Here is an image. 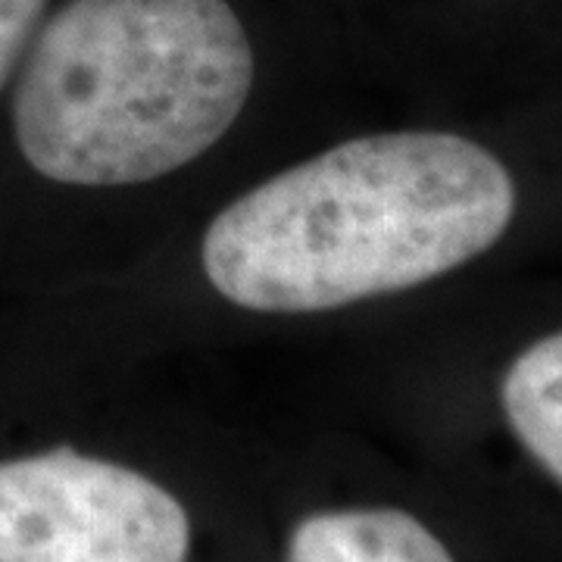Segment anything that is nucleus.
Segmentation results:
<instances>
[{
  "instance_id": "2",
  "label": "nucleus",
  "mask_w": 562,
  "mask_h": 562,
  "mask_svg": "<svg viewBox=\"0 0 562 562\" xmlns=\"http://www.w3.org/2000/svg\"><path fill=\"white\" fill-rule=\"evenodd\" d=\"M250 85L254 47L228 0H66L32 41L13 132L44 179L138 184L206 154Z\"/></svg>"
},
{
  "instance_id": "5",
  "label": "nucleus",
  "mask_w": 562,
  "mask_h": 562,
  "mask_svg": "<svg viewBox=\"0 0 562 562\" xmlns=\"http://www.w3.org/2000/svg\"><path fill=\"white\" fill-rule=\"evenodd\" d=\"M501 397L513 435L562 484V331L516 357Z\"/></svg>"
},
{
  "instance_id": "4",
  "label": "nucleus",
  "mask_w": 562,
  "mask_h": 562,
  "mask_svg": "<svg viewBox=\"0 0 562 562\" xmlns=\"http://www.w3.org/2000/svg\"><path fill=\"white\" fill-rule=\"evenodd\" d=\"M284 562H457L435 531L403 509H338L306 516Z\"/></svg>"
},
{
  "instance_id": "3",
  "label": "nucleus",
  "mask_w": 562,
  "mask_h": 562,
  "mask_svg": "<svg viewBox=\"0 0 562 562\" xmlns=\"http://www.w3.org/2000/svg\"><path fill=\"white\" fill-rule=\"evenodd\" d=\"M191 522L162 484L69 447L0 462V562H188Z\"/></svg>"
},
{
  "instance_id": "1",
  "label": "nucleus",
  "mask_w": 562,
  "mask_h": 562,
  "mask_svg": "<svg viewBox=\"0 0 562 562\" xmlns=\"http://www.w3.org/2000/svg\"><path fill=\"white\" fill-rule=\"evenodd\" d=\"M513 216V176L482 144L366 135L228 203L203 235V272L244 310L322 313L453 272Z\"/></svg>"
},
{
  "instance_id": "6",
  "label": "nucleus",
  "mask_w": 562,
  "mask_h": 562,
  "mask_svg": "<svg viewBox=\"0 0 562 562\" xmlns=\"http://www.w3.org/2000/svg\"><path fill=\"white\" fill-rule=\"evenodd\" d=\"M47 0H0V88L38 29Z\"/></svg>"
}]
</instances>
